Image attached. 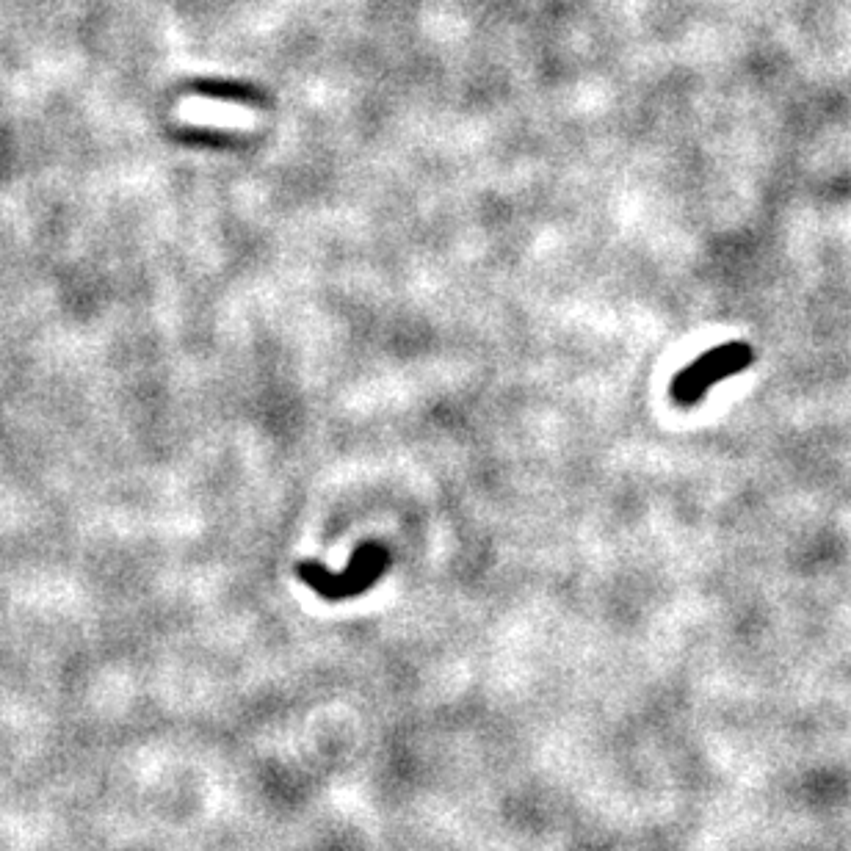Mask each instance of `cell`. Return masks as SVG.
<instances>
[{
	"mask_svg": "<svg viewBox=\"0 0 851 851\" xmlns=\"http://www.w3.org/2000/svg\"><path fill=\"white\" fill-rule=\"evenodd\" d=\"M749 362H752V351L744 343H727V346H719V349L702 354L700 360L694 365H688L686 371H680V376L672 385V396H675L677 404L683 407H691L697 404L713 385H719L727 376L744 371Z\"/></svg>",
	"mask_w": 851,
	"mask_h": 851,
	"instance_id": "obj_1",
	"label": "cell"
},
{
	"mask_svg": "<svg viewBox=\"0 0 851 851\" xmlns=\"http://www.w3.org/2000/svg\"><path fill=\"white\" fill-rule=\"evenodd\" d=\"M382 567H385V553L376 548H368L360 559L351 564V570L346 572V575H340V578H332V575H327L321 567H302V575L304 581L315 586L324 597L340 600V597L362 592V589L382 572Z\"/></svg>",
	"mask_w": 851,
	"mask_h": 851,
	"instance_id": "obj_2",
	"label": "cell"
},
{
	"mask_svg": "<svg viewBox=\"0 0 851 851\" xmlns=\"http://www.w3.org/2000/svg\"><path fill=\"white\" fill-rule=\"evenodd\" d=\"M177 117L188 125H205V128H227V130H249L255 128V111L246 105L230 103V100H208L194 97L177 108Z\"/></svg>",
	"mask_w": 851,
	"mask_h": 851,
	"instance_id": "obj_3",
	"label": "cell"
}]
</instances>
